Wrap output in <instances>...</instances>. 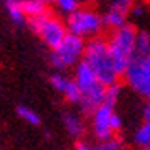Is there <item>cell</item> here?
Returning <instances> with one entry per match:
<instances>
[{
	"instance_id": "1",
	"label": "cell",
	"mask_w": 150,
	"mask_h": 150,
	"mask_svg": "<svg viewBox=\"0 0 150 150\" xmlns=\"http://www.w3.org/2000/svg\"><path fill=\"white\" fill-rule=\"evenodd\" d=\"M83 61L93 69L96 78L105 86L118 83L120 74H118V71L115 68V62H113L106 39L98 35V37H93V39L86 41V49H84Z\"/></svg>"
},
{
	"instance_id": "2",
	"label": "cell",
	"mask_w": 150,
	"mask_h": 150,
	"mask_svg": "<svg viewBox=\"0 0 150 150\" xmlns=\"http://www.w3.org/2000/svg\"><path fill=\"white\" fill-rule=\"evenodd\" d=\"M137 30L133 25H123L115 30H111L108 35V47L115 62V68L118 71V74L123 76L125 71L128 69V66L133 62L137 57L135 51V41H137Z\"/></svg>"
},
{
	"instance_id": "3",
	"label": "cell",
	"mask_w": 150,
	"mask_h": 150,
	"mask_svg": "<svg viewBox=\"0 0 150 150\" xmlns=\"http://www.w3.org/2000/svg\"><path fill=\"white\" fill-rule=\"evenodd\" d=\"M74 81L78 84L79 91H81V103H79V106H81V110L84 113L91 115L98 106H101L105 103L106 86L96 78L93 69L89 68L84 61H81L74 68Z\"/></svg>"
},
{
	"instance_id": "4",
	"label": "cell",
	"mask_w": 150,
	"mask_h": 150,
	"mask_svg": "<svg viewBox=\"0 0 150 150\" xmlns=\"http://www.w3.org/2000/svg\"><path fill=\"white\" fill-rule=\"evenodd\" d=\"M66 27L69 34H74L83 39H93L98 37L101 32L103 25V15H100L93 7H79L66 19Z\"/></svg>"
},
{
	"instance_id": "5",
	"label": "cell",
	"mask_w": 150,
	"mask_h": 150,
	"mask_svg": "<svg viewBox=\"0 0 150 150\" xmlns=\"http://www.w3.org/2000/svg\"><path fill=\"white\" fill-rule=\"evenodd\" d=\"M29 27L51 51L57 47L68 35L66 22H62L59 17H56L51 12L41 15V17L29 19Z\"/></svg>"
},
{
	"instance_id": "6",
	"label": "cell",
	"mask_w": 150,
	"mask_h": 150,
	"mask_svg": "<svg viewBox=\"0 0 150 150\" xmlns=\"http://www.w3.org/2000/svg\"><path fill=\"white\" fill-rule=\"evenodd\" d=\"M84 49H86L84 39L68 32V35L64 37V41L56 49L51 51V62L59 71L69 69V68H76L83 61Z\"/></svg>"
},
{
	"instance_id": "7",
	"label": "cell",
	"mask_w": 150,
	"mask_h": 150,
	"mask_svg": "<svg viewBox=\"0 0 150 150\" xmlns=\"http://www.w3.org/2000/svg\"><path fill=\"white\" fill-rule=\"evenodd\" d=\"M125 83L138 96L150 100V54L135 57L133 62L125 71Z\"/></svg>"
},
{
	"instance_id": "8",
	"label": "cell",
	"mask_w": 150,
	"mask_h": 150,
	"mask_svg": "<svg viewBox=\"0 0 150 150\" xmlns=\"http://www.w3.org/2000/svg\"><path fill=\"white\" fill-rule=\"evenodd\" d=\"M115 115V106L103 103L101 106L91 113V130L98 142H105L111 137H115V132L111 128V118Z\"/></svg>"
},
{
	"instance_id": "9",
	"label": "cell",
	"mask_w": 150,
	"mask_h": 150,
	"mask_svg": "<svg viewBox=\"0 0 150 150\" xmlns=\"http://www.w3.org/2000/svg\"><path fill=\"white\" fill-rule=\"evenodd\" d=\"M51 84L52 88L61 93L69 103L73 105H79L81 103V91L76 84L74 78H68L66 74H61V73H56V74L51 76Z\"/></svg>"
},
{
	"instance_id": "10",
	"label": "cell",
	"mask_w": 150,
	"mask_h": 150,
	"mask_svg": "<svg viewBox=\"0 0 150 150\" xmlns=\"http://www.w3.org/2000/svg\"><path fill=\"white\" fill-rule=\"evenodd\" d=\"M135 143L138 147L150 145V100H147V105L143 106V123L135 132Z\"/></svg>"
},
{
	"instance_id": "11",
	"label": "cell",
	"mask_w": 150,
	"mask_h": 150,
	"mask_svg": "<svg viewBox=\"0 0 150 150\" xmlns=\"http://www.w3.org/2000/svg\"><path fill=\"white\" fill-rule=\"evenodd\" d=\"M62 123H64V127H66V130L71 137L79 138L84 133V122L81 120V116H78L76 113H64Z\"/></svg>"
},
{
	"instance_id": "12",
	"label": "cell",
	"mask_w": 150,
	"mask_h": 150,
	"mask_svg": "<svg viewBox=\"0 0 150 150\" xmlns=\"http://www.w3.org/2000/svg\"><path fill=\"white\" fill-rule=\"evenodd\" d=\"M22 8L27 19H34V17H41V15L47 14V4L44 0H21Z\"/></svg>"
},
{
	"instance_id": "13",
	"label": "cell",
	"mask_w": 150,
	"mask_h": 150,
	"mask_svg": "<svg viewBox=\"0 0 150 150\" xmlns=\"http://www.w3.org/2000/svg\"><path fill=\"white\" fill-rule=\"evenodd\" d=\"M5 8H7V14L10 17V21L17 24V25H22L25 24V14H24V8H22V2L21 0H5Z\"/></svg>"
},
{
	"instance_id": "14",
	"label": "cell",
	"mask_w": 150,
	"mask_h": 150,
	"mask_svg": "<svg viewBox=\"0 0 150 150\" xmlns=\"http://www.w3.org/2000/svg\"><path fill=\"white\" fill-rule=\"evenodd\" d=\"M103 25L111 29V30H115L118 27H123V25H127V14L113 10V8H108L106 14L103 15Z\"/></svg>"
},
{
	"instance_id": "15",
	"label": "cell",
	"mask_w": 150,
	"mask_h": 150,
	"mask_svg": "<svg viewBox=\"0 0 150 150\" xmlns=\"http://www.w3.org/2000/svg\"><path fill=\"white\" fill-rule=\"evenodd\" d=\"M135 51H137V57L150 54V34L149 32H145V30H138L137 32Z\"/></svg>"
},
{
	"instance_id": "16",
	"label": "cell",
	"mask_w": 150,
	"mask_h": 150,
	"mask_svg": "<svg viewBox=\"0 0 150 150\" xmlns=\"http://www.w3.org/2000/svg\"><path fill=\"white\" fill-rule=\"evenodd\" d=\"M15 111H17V115L21 116L24 122H27L29 125H39V123H41V116L37 115L32 108L25 106V105H19Z\"/></svg>"
},
{
	"instance_id": "17",
	"label": "cell",
	"mask_w": 150,
	"mask_h": 150,
	"mask_svg": "<svg viewBox=\"0 0 150 150\" xmlns=\"http://www.w3.org/2000/svg\"><path fill=\"white\" fill-rule=\"evenodd\" d=\"M120 95H122V84H120V83L110 84V86H106V91H105V103L115 106L116 103H118Z\"/></svg>"
},
{
	"instance_id": "18",
	"label": "cell",
	"mask_w": 150,
	"mask_h": 150,
	"mask_svg": "<svg viewBox=\"0 0 150 150\" xmlns=\"http://www.w3.org/2000/svg\"><path fill=\"white\" fill-rule=\"evenodd\" d=\"M54 4H56V7H57V10L66 15L73 14L76 8L81 7V0H56Z\"/></svg>"
},
{
	"instance_id": "19",
	"label": "cell",
	"mask_w": 150,
	"mask_h": 150,
	"mask_svg": "<svg viewBox=\"0 0 150 150\" xmlns=\"http://www.w3.org/2000/svg\"><path fill=\"white\" fill-rule=\"evenodd\" d=\"M123 142L120 138H116V137H111L108 140H105V142H100L96 145V150H123Z\"/></svg>"
},
{
	"instance_id": "20",
	"label": "cell",
	"mask_w": 150,
	"mask_h": 150,
	"mask_svg": "<svg viewBox=\"0 0 150 150\" xmlns=\"http://www.w3.org/2000/svg\"><path fill=\"white\" fill-rule=\"evenodd\" d=\"M133 7H135L133 5V0H113L111 5H110V8L118 10V12H123V14H127V15L132 12Z\"/></svg>"
},
{
	"instance_id": "21",
	"label": "cell",
	"mask_w": 150,
	"mask_h": 150,
	"mask_svg": "<svg viewBox=\"0 0 150 150\" xmlns=\"http://www.w3.org/2000/svg\"><path fill=\"white\" fill-rule=\"evenodd\" d=\"M122 127H123L122 116L115 111V115H113V118H111V128H113V132H115V133H118V132L122 130Z\"/></svg>"
},
{
	"instance_id": "22",
	"label": "cell",
	"mask_w": 150,
	"mask_h": 150,
	"mask_svg": "<svg viewBox=\"0 0 150 150\" xmlns=\"http://www.w3.org/2000/svg\"><path fill=\"white\" fill-rule=\"evenodd\" d=\"M76 150H96V149L89 147L88 143H84V142H78L76 143Z\"/></svg>"
},
{
	"instance_id": "23",
	"label": "cell",
	"mask_w": 150,
	"mask_h": 150,
	"mask_svg": "<svg viewBox=\"0 0 150 150\" xmlns=\"http://www.w3.org/2000/svg\"><path fill=\"white\" fill-rule=\"evenodd\" d=\"M132 14L135 15V17H140V15L143 14V10L140 7H133V8H132Z\"/></svg>"
},
{
	"instance_id": "24",
	"label": "cell",
	"mask_w": 150,
	"mask_h": 150,
	"mask_svg": "<svg viewBox=\"0 0 150 150\" xmlns=\"http://www.w3.org/2000/svg\"><path fill=\"white\" fill-rule=\"evenodd\" d=\"M142 150H150V145H147V147H142Z\"/></svg>"
},
{
	"instance_id": "25",
	"label": "cell",
	"mask_w": 150,
	"mask_h": 150,
	"mask_svg": "<svg viewBox=\"0 0 150 150\" xmlns=\"http://www.w3.org/2000/svg\"><path fill=\"white\" fill-rule=\"evenodd\" d=\"M96 2H98V0H96Z\"/></svg>"
}]
</instances>
